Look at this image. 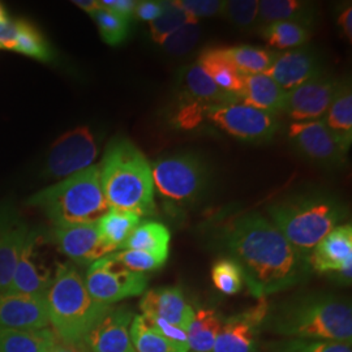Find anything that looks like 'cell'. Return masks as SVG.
Returning <instances> with one entry per match:
<instances>
[{
  "label": "cell",
  "instance_id": "1",
  "mask_svg": "<svg viewBox=\"0 0 352 352\" xmlns=\"http://www.w3.org/2000/svg\"><path fill=\"white\" fill-rule=\"evenodd\" d=\"M223 245L240 265L244 283L256 299L300 285L312 273L308 258L261 214H240L230 221Z\"/></svg>",
  "mask_w": 352,
  "mask_h": 352
},
{
  "label": "cell",
  "instance_id": "2",
  "mask_svg": "<svg viewBox=\"0 0 352 352\" xmlns=\"http://www.w3.org/2000/svg\"><path fill=\"white\" fill-rule=\"evenodd\" d=\"M264 327L285 338L351 343V304L331 294L307 295L269 309Z\"/></svg>",
  "mask_w": 352,
  "mask_h": 352
},
{
  "label": "cell",
  "instance_id": "3",
  "mask_svg": "<svg viewBox=\"0 0 352 352\" xmlns=\"http://www.w3.org/2000/svg\"><path fill=\"white\" fill-rule=\"evenodd\" d=\"M98 166L102 190L110 209L136 214L140 218L155 214L151 166L132 141L113 139Z\"/></svg>",
  "mask_w": 352,
  "mask_h": 352
},
{
  "label": "cell",
  "instance_id": "4",
  "mask_svg": "<svg viewBox=\"0 0 352 352\" xmlns=\"http://www.w3.org/2000/svg\"><path fill=\"white\" fill-rule=\"evenodd\" d=\"M46 304L49 321L56 337L74 344H84L89 331L111 307L91 298L85 279L71 264L56 266Z\"/></svg>",
  "mask_w": 352,
  "mask_h": 352
},
{
  "label": "cell",
  "instance_id": "5",
  "mask_svg": "<svg viewBox=\"0 0 352 352\" xmlns=\"http://www.w3.org/2000/svg\"><path fill=\"white\" fill-rule=\"evenodd\" d=\"M270 222L305 258L346 217L344 206L327 195H302L267 208Z\"/></svg>",
  "mask_w": 352,
  "mask_h": 352
},
{
  "label": "cell",
  "instance_id": "6",
  "mask_svg": "<svg viewBox=\"0 0 352 352\" xmlns=\"http://www.w3.org/2000/svg\"><path fill=\"white\" fill-rule=\"evenodd\" d=\"M28 205L39 209L54 226L96 223L110 210L102 190L98 164L39 190Z\"/></svg>",
  "mask_w": 352,
  "mask_h": 352
},
{
  "label": "cell",
  "instance_id": "7",
  "mask_svg": "<svg viewBox=\"0 0 352 352\" xmlns=\"http://www.w3.org/2000/svg\"><path fill=\"white\" fill-rule=\"evenodd\" d=\"M154 189L173 206H188L201 199L209 184V170L192 153L174 154L151 166Z\"/></svg>",
  "mask_w": 352,
  "mask_h": 352
},
{
  "label": "cell",
  "instance_id": "8",
  "mask_svg": "<svg viewBox=\"0 0 352 352\" xmlns=\"http://www.w3.org/2000/svg\"><path fill=\"white\" fill-rule=\"evenodd\" d=\"M205 119L227 135L247 142H266L279 129L277 115L243 102L210 104L206 107Z\"/></svg>",
  "mask_w": 352,
  "mask_h": 352
},
{
  "label": "cell",
  "instance_id": "9",
  "mask_svg": "<svg viewBox=\"0 0 352 352\" xmlns=\"http://www.w3.org/2000/svg\"><path fill=\"white\" fill-rule=\"evenodd\" d=\"M85 285L96 302L111 305L142 295L148 286V277L144 273L128 270L113 254H109L89 266Z\"/></svg>",
  "mask_w": 352,
  "mask_h": 352
},
{
  "label": "cell",
  "instance_id": "10",
  "mask_svg": "<svg viewBox=\"0 0 352 352\" xmlns=\"http://www.w3.org/2000/svg\"><path fill=\"white\" fill-rule=\"evenodd\" d=\"M98 154V144L88 126L65 132L51 146L46 173L51 177L65 179L87 170Z\"/></svg>",
  "mask_w": 352,
  "mask_h": 352
},
{
  "label": "cell",
  "instance_id": "11",
  "mask_svg": "<svg viewBox=\"0 0 352 352\" xmlns=\"http://www.w3.org/2000/svg\"><path fill=\"white\" fill-rule=\"evenodd\" d=\"M289 139L305 158L324 166L344 162L349 149L327 128L324 119L294 122L289 128Z\"/></svg>",
  "mask_w": 352,
  "mask_h": 352
},
{
  "label": "cell",
  "instance_id": "12",
  "mask_svg": "<svg viewBox=\"0 0 352 352\" xmlns=\"http://www.w3.org/2000/svg\"><path fill=\"white\" fill-rule=\"evenodd\" d=\"M257 300L254 307L223 321L213 352H261L260 331L270 307L266 298Z\"/></svg>",
  "mask_w": 352,
  "mask_h": 352
},
{
  "label": "cell",
  "instance_id": "13",
  "mask_svg": "<svg viewBox=\"0 0 352 352\" xmlns=\"http://www.w3.org/2000/svg\"><path fill=\"white\" fill-rule=\"evenodd\" d=\"M312 272L333 274L344 285L352 279V226L340 225L321 240L308 257Z\"/></svg>",
  "mask_w": 352,
  "mask_h": 352
},
{
  "label": "cell",
  "instance_id": "14",
  "mask_svg": "<svg viewBox=\"0 0 352 352\" xmlns=\"http://www.w3.org/2000/svg\"><path fill=\"white\" fill-rule=\"evenodd\" d=\"M338 82L325 75L318 76L298 88L286 91L283 113L295 122L322 119L333 100Z\"/></svg>",
  "mask_w": 352,
  "mask_h": 352
},
{
  "label": "cell",
  "instance_id": "15",
  "mask_svg": "<svg viewBox=\"0 0 352 352\" xmlns=\"http://www.w3.org/2000/svg\"><path fill=\"white\" fill-rule=\"evenodd\" d=\"M50 238L59 251L78 265H91L113 253L102 243L97 222L54 226Z\"/></svg>",
  "mask_w": 352,
  "mask_h": 352
},
{
  "label": "cell",
  "instance_id": "16",
  "mask_svg": "<svg viewBox=\"0 0 352 352\" xmlns=\"http://www.w3.org/2000/svg\"><path fill=\"white\" fill-rule=\"evenodd\" d=\"M133 314L126 307H110L89 331L84 346L89 352H136L129 327Z\"/></svg>",
  "mask_w": 352,
  "mask_h": 352
},
{
  "label": "cell",
  "instance_id": "17",
  "mask_svg": "<svg viewBox=\"0 0 352 352\" xmlns=\"http://www.w3.org/2000/svg\"><path fill=\"white\" fill-rule=\"evenodd\" d=\"M140 309L146 318H161L186 331L196 314L177 287L148 289L140 302Z\"/></svg>",
  "mask_w": 352,
  "mask_h": 352
},
{
  "label": "cell",
  "instance_id": "18",
  "mask_svg": "<svg viewBox=\"0 0 352 352\" xmlns=\"http://www.w3.org/2000/svg\"><path fill=\"white\" fill-rule=\"evenodd\" d=\"M266 75L270 76L285 91H289L324 75V69L312 51L294 49L276 52V58Z\"/></svg>",
  "mask_w": 352,
  "mask_h": 352
},
{
  "label": "cell",
  "instance_id": "19",
  "mask_svg": "<svg viewBox=\"0 0 352 352\" xmlns=\"http://www.w3.org/2000/svg\"><path fill=\"white\" fill-rule=\"evenodd\" d=\"M51 280L50 269L38 260L37 235L32 231L16 265L11 285L6 292L46 298Z\"/></svg>",
  "mask_w": 352,
  "mask_h": 352
},
{
  "label": "cell",
  "instance_id": "20",
  "mask_svg": "<svg viewBox=\"0 0 352 352\" xmlns=\"http://www.w3.org/2000/svg\"><path fill=\"white\" fill-rule=\"evenodd\" d=\"M49 327L46 298L0 292V327L37 330Z\"/></svg>",
  "mask_w": 352,
  "mask_h": 352
},
{
  "label": "cell",
  "instance_id": "21",
  "mask_svg": "<svg viewBox=\"0 0 352 352\" xmlns=\"http://www.w3.org/2000/svg\"><path fill=\"white\" fill-rule=\"evenodd\" d=\"M32 230L11 213H0V292L12 280L19 258Z\"/></svg>",
  "mask_w": 352,
  "mask_h": 352
},
{
  "label": "cell",
  "instance_id": "22",
  "mask_svg": "<svg viewBox=\"0 0 352 352\" xmlns=\"http://www.w3.org/2000/svg\"><path fill=\"white\" fill-rule=\"evenodd\" d=\"M196 64L201 67L204 72L209 76L219 88L225 90L228 94L238 97L240 100L244 87V75L240 74L239 69L232 63V60L227 55L226 49H205L199 55Z\"/></svg>",
  "mask_w": 352,
  "mask_h": 352
},
{
  "label": "cell",
  "instance_id": "23",
  "mask_svg": "<svg viewBox=\"0 0 352 352\" xmlns=\"http://www.w3.org/2000/svg\"><path fill=\"white\" fill-rule=\"evenodd\" d=\"M240 101L257 110L277 115L283 111L286 91L266 74L245 75Z\"/></svg>",
  "mask_w": 352,
  "mask_h": 352
},
{
  "label": "cell",
  "instance_id": "24",
  "mask_svg": "<svg viewBox=\"0 0 352 352\" xmlns=\"http://www.w3.org/2000/svg\"><path fill=\"white\" fill-rule=\"evenodd\" d=\"M324 122L334 136L347 149H350L352 141V91L349 82L343 81L337 85Z\"/></svg>",
  "mask_w": 352,
  "mask_h": 352
},
{
  "label": "cell",
  "instance_id": "25",
  "mask_svg": "<svg viewBox=\"0 0 352 352\" xmlns=\"http://www.w3.org/2000/svg\"><path fill=\"white\" fill-rule=\"evenodd\" d=\"M58 340L50 327L8 329L0 327V352H49Z\"/></svg>",
  "mask_w": 352,
  "mask_h": 352
},
{
  "label": "cell",
  "instance_id": "26",
  "mask_svg": "<svg viewBox=\"0 0 352 352\" xmlns=\"http://www.w3.org/2000/svg\"><path fill=\"white\" fill-rule=\"evenodd\" d=\"M170 241L171 234L164 223L155 221H141L124 243L122 251L146 252L167 260L170 254Z\"/></svg>",
  "mask_w": 352,
  "mask_h": 352
},
{
  "label": "cell",
  "instance_id": "27",
  "mask_svg": "<svg viewBox=\"0 0 352 352\" xmlns=\"http://www.w3.org/2000/svg\"><path fill=\"white\" fill-rule=\"evenodd\" d=\"M314 7L298 0H263L258 1L257 25L260 28L278 21H298L309 26L314 21Z\"/></svg>",
  "mask_w": 352,
  "mask_h": 352
},
{
  "label": "cell",
  "instance_id": "28",
  "mask_svg": "<svg viewBox=\"0 0 352 352\" xmlns=\"http://www.w3.org/2000/svg\"><path fill=\"white\" fill-rule=\"evenodd\" d=\"M141 218L136 214L110 209L97 222L102 243L115 253L120 251L135 228L139 226Z\"/></svg>",
  "mask_w": 352,
  "mask_h": 352
},
{
  "label": "cell",
  "instance_id": "29",
  "mask_svg": "<svg viewBox=\"0 0 352 352\" xmlns=\"http://www.w3.org/2000/svg\"><path fill=\"white\" fill-rule=\"evenodd\" d=\"M183 80L190 98L202 102L208 106L240 102L238 97L228 94L219 88L197 64H193L186 69Z\"/></svg>",
  "mask_w": 352,
  "mask_h": 352
},
{
  "label": "cell",
  "instance_id": "30",
  "mask_svg": "<svg viewBox=\"0 0 352 352\" xmlns=\"http://www.w3.org/2000/svg\"><path fill=\"white\" fill-rule=\"evenodd\" d=\"M223 320L214 309H200L187 330L188 349L192 352H213Z\"/></svg>",
  "mask_w": 352,
  "mask_h": 352
},
{
  "label": "cell",
  "instance_id": "31",
  "mask_svg": "<svg viewBox=\"0 0 352 352\" xmlns=\"http://www.w3.org/2000/svg\"><path fill=\"white\" fill-rule=\"evenodd\" d=\"M129 336L136 352H188V346L164 338L141 315L133 316Z\"/></svg>",
  "mask_w": 352,
  "mask_h": 352
},
{
  "label": "cell",
  "instance_id": "32",
  "mask_svg": "<svg viewBox=\"0 0 352 352\" xmlns=\"http://www.w3.org/2000/svg\"><path fill=\"white\" fill-rule=\"evenodd\" d=\"M263 37L270 47L278 50L300 49L309 38V26L298 21H278L263 28Z\"/></svg>",
  "mask_w": 352,
  "mask_h": 352
},
{
  "label": "cell",
  "instance_id": "33",
  "mask_svg": "<svg viewBox=\"0 0 352 352\" xmlns=\"http://www.w3.org/2000/svg\"><path fill=\"white\" fill-rule=\"evenodd\" d=\"M16 26V39L12 51L37 59L39 62H50L54 59V52L49 42L36 26L24 20H17Z\"/></svg>",
  "mask_w": 352,
  "mask_h": 352
},
{
  "label": "cell",
  "instance_id": "34",
  "mask_svg": "<svg viewBox=\"0 0 352 352\" xmlns=\"http://www.w3.org/2000/svg\"><path fill=\"white\" fill-rule=\"evenodd\" d=\"M226 51L232 63L239 69L240 74L244 76L266 74L276 58L274 51L248 45L228 47Z\"/></svg>",
  "mask_w": 352,
  "mask_h": 352
},
{
  "label": "cell",
  "instance_id": "35",
  "mask_svg": "<svg viewBox=\"0 0 352 352\" xmlns=\"http://www.w3.org/2000/svg\"><path fill=\"white\" fill-rule=\"evenodd\" d=\"M189 23L199 21L177 7L174 1H164L162 14L149 24L151 38L154 42L161 45L170 34Z\"/></svg>",
  "mask_w": 352,
  "mask_h": 352
},
{
  "label": "cell",
  "instance_id": "36",
  "mask_svg": "<svg viewBox=\"0 0 352 352\" xmlns=\"http://www.w3.org/2000/svg\"><path fill=\"white\" fill-rule=\"evenodd\" d=\"M212 280L215 289L225 295L239 294L244 285L240 265L231 257L218 258L212 266Z\"/></svg>",
  "mask_w": 352,
  "mask_h": 352
},
{
  "label": "cell",
  "instance_id": "37",
  "mask_svg": "<svg viewBox=\"0 0 352 352\" xmlns=\"http://www.w3.org/2000/svg\"><path fill=\"white\" fill-rule=\"evenodd\" d=\"M266 352H352L351 343L285 338L266 346Z\"/></svg>",
  "mask_w": 352,
  "mask_h": 352
},
{
  "label": "cell",
  "instance_id": "38",
  "mask_svg": "<svg viewBox=\"0 0 352 352\" xmlns=\"http://www.w3.org/2000/svg\"><path fill=\"white\" fill-rule=\"evenodd\" d=\"M96 21L102 39L110 46H119L129 34V20L109 12L103 8L90 14Z\"/></svg>",
  "mask_w": 352,
  "mask_h": 352
},
{
  "label": "cell",
  "instance_id": "39",
  "mask_svg": "<svg viewBox=\"0 0 352 352\" xmlns=\"http://www.w3.org/2000/svg\"><path fill=\"white\" fill-rule=\"evenodd\" d=\"M200 37L201 29L199 26V23H189L177 29L173 34H170L161 43V46L166 52L174 56H180L188 54L189 51L197 45Z\"/></svg>",
  "mask_w": 352,
  "mask_h": 352
},
{
  "label": "cell",
  "instance_id": "40",
  "mask_svg": "<svg viewBox=\"0 0 352 352\" xmlns=\"http://www.w3.org/2000/svg\"><path fill=\"white\" fill-rule=\"evenodd\" d=\"M258 0H230L226 1L223 16L240 29H250L257 24Z\"/></svg>",
  "mask_w": 352,
  "mask_h": 352
},
{
  "label": "cell",
  "instance_id": "41",
  "mask_svg": "<svg viewBox=\"0 0 352 352\" xmlns=\"http://www.w3.org/2000/svg\"><path fill=\"white\" fill-rule=\"evenodd\" d=\"M111 254L119 264L123 265L128 270H132L136 273H144V274H146L148 272H154V270L161 269L167 261L161 257L153 256L151 253L132 251V250L115 252Z\"/></svg>",
  "mask_w": 352,
  "mask_h": 352
},
{
  "label": "cell",
  "instance_id": "42",
  "mask_svg": "<svg viewBox=\"0 0 352 352\" xmlns=\"http://www.w3.org/2000/svg\"><path fill=\"white\" fill-rule=\"evenodd\" d=\"M208 104L193 98H188L182 102L174 116V123L177 128L190 131L201 124L205 119Z\"/></svg>",
  "mask_w": 352,
  "mask_h": 352
},
{
  "label": "cell",
  "instance_id": "43",
  "mask_svg": "<svg viewBox=\"0 0 352 352\" xmlns=\"http://www.w3.org/2000/svg\"><path fill=\"white\" fill-rule=\"evenodd\" d=\"M174 3L197 21L205 17L223 16L226 6V1L221 0H177Z\"/></svg>",
  "mask_w": 352,
  "mask_h": 352
},
{
  "label": "cell",
  "instance_id": "44",
  "mask_svg": "<svg viewBox=\"0 0 352 352\" xmlns=\"http://www.w3.org/2000/svg\"><path fill=\"white\" fill-rule=\"evenodd\" d=\"M162 11H164V1L144 0V1H138L133 16L139 19L140 21H145L151 24L162 14Z\"/></svg>",
  "mask_w": 352,
  "mask_h": 352
},
{
  "label": "cell",
  "instance_id": "45",
  "mask_svg": "<svg viewBox=\"0 0 352 352\" xmlns=\"http://www.w3.org/2000/svg\"><path fill=\"white\" fill-rule=\"evenodd\" d=\"M100 4L103 10L113 13L116 16H120L126 20H131V17L135 12L138 1H135V0H102L100 1Z\"/></svg>",
  "mask_w": 352,
  "mask_h": 352
},
{
  "label": "cell",
  "instance_id": "46",
  "mask_svg": "<svg viewBox=\"0 0 352 352\" xmlns=\"http://www.w3.org/2000/svg\"><path fill=\"white\" fill-rule=\"evenodd\" d=\"M16 21L13 20H3L0 21V49L12 50L16 39Z\"/></svg>",
  "mask_w": 352,
  "mask_h": 352
},
{
  "label": "cell",
  "instance_id": "47",
  "mask_svg": "<svg viewBox=\"0 0 352 352\" xmlns=\"http://www.w3.org/2000/svg\"><path fill=\"white\" fill-rule=\"evenodd\" d=\"M338 25H340L344 37L351 42L352 39V7L349 6L338 17Z\"/></svg>",
  "mask_w": 352,
  "mask_h": 352
},
{
  "label": "cell",
  "instance_id": "48",
  "mask_svg": "<svg viewBox=\"0 0 352 352\" xmlns=\"http://www.w3.org/2000/svg\"><path fill=\"white\" fill-rule=\"evenodd\" d=\"M49 352H89L84 344H74V343H67L63 340H59L55 342Z\"/></svg>",
  "mask_w": 352,
  "mask_h": 352
},
{
  "label": "cell",
  "instance_id": "49",
  "mask_svg": "<svg viewBox=\"0 0 352 352\" xmlns=\"http://www.w3.org/2000/svg\"><path fill=\"white\" fill-rule=\"evenodd\" d=\"M74 4L89 14H93L101 8L100 1H97V0H75Z\"/></svg>",
  "mask_w": 352,
  "mask_h": 352
},
{
  "label": "cell",
  "instance_id": "50",
  "mask_svg": "<svg viewBox=\"0 0 352 352\" xmlns=\"http://www.w3.org/2000/svg\"><path fill=\"white\" fill-rule=\"evenodd\" d=\"M8 19V16H7V12H6V10H4V7L0 4V21H3V20H7Z\"/></svg>",
  "mask_w": 352,
  "mask_h": 352
}]
</instances>
